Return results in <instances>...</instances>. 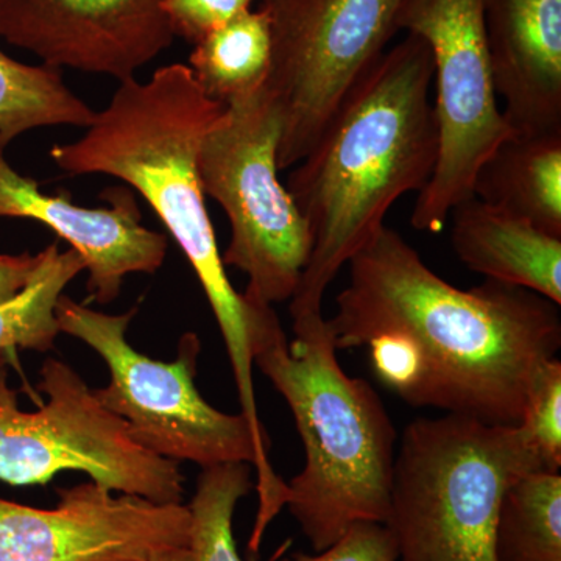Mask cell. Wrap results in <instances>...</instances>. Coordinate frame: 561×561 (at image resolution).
<instances>
[{
    "mask_svg": "<svg viewBox=\"0 0 561 561\" xmlns=\"http://www.w3.org/2000/svg\"><path fill=\"white\" fill-rule=\"evenodd\" d=\"M280 122L264 87L228 103L203 138L198 175L230 221L225 267L249 278L243 294L267 305L290 301L312 250L308 221L278 179Z\"/></svg>",
    "mask_w": 561,
    "mask_h": 561,
    "instance_id": "8",
    "label": "cell"
},
{
    "mask_svg": "<svg viewBox=\"0 0 561 561\" xmlns=\"http://www.w3.org/2000/svg\"><path fill=\"white\" fill-rule=\"evenodd\" d=\"M494 91L513 136L561 131V0H482Z\"/></svg>",
    "mask_w": 561,
    "mask_h": 561,
    "instance_id": "14",
    "label": "cell"
},
{
    "mask_svg": "<svg viewBox=\"0 0 561 561\" xmlns=\"http://www.w3.org/2000/svg\"><path fill=\"white\" fill-rule=\"evenodd\" d=\"M103 195L110 208H83L68 194H44L35 180L14 171L0 153V217L39 221L54 231L83 261L91 300L111 305L128 275L160 271L169 239L144 227L130 191L114 187Z\"/></svg>",
    "mask_w": 561,
    "mask_h": 561,
    "instance_id": "13",
    "label": "cell"
},
{
    "mask_svg": "<svg viewBox=\"0 0 561 561\" xmlns=\"http://www.w3.org/2000/svg\"><path fill=\"white\" fill-rule=\"evenodd\" d=\"M51 508L0 497V561H150L187 548L191 513L98 482L57 490Z\"/></svg>",
    "mask_w": 561,
    "mask_h": 561,
    "instance_id": "11",
    "label": "cell"
},
{
    "mask_svg": "<svg viewBox=\"0 0 561 561\" xmlns=\"http://www.w3.org/2000/svg\"><path fill=\"white\" fill-rule=\"evenodd\" d=\"M474 197L561 238V131L505 139L479 169Z\"/></svg>",
    "mask_w": 561,
    "mask_h": 561,
    "instance_id": "16",
    "label": "cell"
},
{
    "mask_svg": "<svg viewBox=\"0 0 561 561\" xmlns=\"http://www.w3.org/2000/svg\"><path fill=\"white\" fill-rule=\"evenodd\" d=\"M225 110L201 90L190 66L175 62L146 83L121 81L87 133L51 147L50 158L69 175L102 173L124 181L149 203L197 276L227 346L238 394L250 400L254 356L275 337L280 321L272 305L234 289L206 209L198 151Z\"/></svg>",
    "mask_w": 561,
    "mask_h": 561,
    "instance_id": "3",
    "label": "cell"
},
{
    "mask_svg": "<svg viewBox=\"0 0 561 561\" xmlns=\"http://www.w3.org/2000/svg\"><path fill=\"white\" fill-rule=\"evenodd\" d=\"M271 66L272 20L264 7L243 11L210 32L190 57L201 90L225 105L260 91Z\"/></svg>",
    "mask_w": 561,
    "mask_h": 561,
    "instance_id": "17",
    "label": "cell"
},
{
    "mask_svg": "<svg viewBox=\"0 0 561 561\" xmlns=\"http://www.w3.org/2000/svg\"><path fill=\"white\" fill-rule=\"evenodd\" d=\"M94 116L95 111L69 90L60 69L24 65L0 50V153L35 128H88Z\"/></svg>",
    "mask_w": 561,
    "mask_h": 561,
    "instance_id": "18",
    "label": "cell"
},
{
    "mask_svg": "<svg viewBox=\"0 0 561 561\" xmlns=\"http://www.w3.org/2000/svg\"><path fill=\"white\" fill-rule=\"evenodd\" d=\"M430 46L408 33L383 51L346 95L287 191L312 236L290 298V317L321 312L343 265L375 238L393 203L430 183L438 160Z\"/></svg>",
    "mask_w": 561,
    "mask_h": 561,
    "instance_id": "2",
    "label": "cell"
},
{
    "mask_svg": "<svg viewBox=\"0 0 561 561\" xmlns=\"http://www.w3.org/2000/svg\"><path fill=\"white\" fill-rule=\"evenodd\" d=\"M250 463H221L203 468L197 489L187 505L191 513L192 561H245L236 546L232 516L254 482Z\"/></svg>",
    "mask_w": 561,
    "mask_h": 561,
    "instance_id": "21",
    "label": "cell"
},
{
    "mask_svg": "<svg viewBox=\"0 0 561 561\" xmlns=\"http://www.w3.org/2000/svg\"><path fill=\"white\" fill-rule=\"evenodd\" d=\"M518 426L540 461L541 470L560 472L561 362L557 357L546 362L535 376Z\"/></svg>",
    "mask_w": 561,
    "mask_h": 561,
    "instance_id": "22",
    "label": "cell"
},
{
    "mask_svg": "<svg viewBox=\"0 0 561 561\" xmlns=\"http://www.w3.org/2000/svg\"><path fill=\"white\" fill-rule=\"evenodd\" d=\"M348 265L327 319L335 351L370 348L379 381L413 408L519 424L535 376L561 348L559 305L493 279L461 290L386 225Z\"/></svg>",
    "mask_w": 561,
    "mask_h": 561,
    "instance_id": "1",
    "label": "cell"
},
{
    "mask_svg": "<svg viewBox=\"0 0 561 561\" xmlns=\"http://www.w3.org/2000/svg\"><path fill=\"white\" fill-rule=\"evenodd\" d=\"M39 265V253L0 254V305L20 295Z\"/></svg>",
    "mask_w": 561,
    "mask_h": 561,
    "instance_id": "25",
    "label": "cell"
},
{
    "mask_svg": "<svg viewBox=\"0 0 561 561\" xmlns=\"http://www.w3.org/2000/svg\"><path fill=\"white\" fill-rule=\"evenodd\" d=\"M254 0H164L173 35L187 43H201L232 18L250 10Z\"/></svg>",
    "mask_w": 561,
    "mask_h": 561,
    "instance_id": "24",
    "label": "cell"
},
{
    "mask_svg": "<svg viewBox=\"0 0 561 561\" xmlns=\"http://www.w3.org/2000/svg\"><path fill=\"white\" fill-rule=\"evenodd\" d=\"M150 561H192V556L187 548H175L158 552Z\"/></svg>",
    "mask_w": 561,
    "mask_h": 561,
    "instance_id": "26",
    "label": "cell"
},
{
    "mask_svg": "<svg viewBox=\"0 0 561 561\" xmlns=\"http://www.w3.org/2000/svg\"><path fill=\"white\" fill-rule=\"evenodd\" d=\"M83 272L79 254L72 249L61 251L58 241L41 250L31 283L20 295L0 305V354L54 350L61 334L55 308L66 287Z\"/></svg>",
    "mask_w": 561,
    "mask_h": 561,
    "instance_id": "20",
    "label": "cell"
},
{
    "mask_svg": "<svg viewBox=\"0 0 561 561\" xmlns=\"http://www.w3.org/2000/svg\"><path fill=\"white\" fill-rule=\"evenodd\" d=\"M278 561H398V551L386 524L359 522L351 524L337 541L317 556L294 553Z\"/></svg>",
    "mask_w": 561,
    "mask_h": 561,
    "instance_id": "23",
    "label": "cell"
},
{
    "mask_svg": "<svg viewBox=\"0 0 561 561\" xmlns=\"http://www.w3.org/2000/svg\"><path fill=\"white\" fill-rule=\"evenodd\" d=\"M454 253L470 271L561 306V238L471 197L451 210Z\"/></svg>",
    "mask_w": 561,
    "mask_h": 561,
    "instance_id": "15",
    "label": "cell"
},
{
    "mask_svg": "<svg viewBox=\"0 0 561 561\" xmlns=\"http://www.w3.org/2000/svg\"><path fill=\"white\" fill-rule=\"evenodd\" d=\"M0 36L43 65L119 81L175 38L164 0H0Z\"/></svg>",
    "mask_w": 561,
    "mask_h": 561,
    "instance_id": "12",
    "label": "cell"
},
{
    "mask_svg": "<svg viewBox=\"0 0 561 561\" xmlns=\"http://www.w3.org/2000/svg\"><path fill=\"white\" fill-rule=\"evenodd\" d=\"M400 0H262L272 20L264 88L280 122L278 169L312 150L360 77L397 35Z\"/></svg>",
    "mask_w": 561,
    "mask_h": 561,
    "instance_id": "9",
    "label": "cell"
},
{
    "mask_svg": "<svg viewBox=\"0 0 561 561\" xmlns=\"http://www.w3.org/2000/svg\"><path fill=\"white\" fill-rule=\"evenodd\" d=\"M542 471L522 427L468 416L413 420L394 456L390 511L398 561H496L505 490Z\"/></svg>",
    "mask_w": 561,
    "mask_h": 561,
    "instance_id": "6",
    "label": "cell"
},
{
    "mask_svg": "<svg viewBox=\"0 0 561 561\" xmlns=\"http://www.w3.org/2000/svg\"><path fill=\"white\" fill-rule=\"evenodd\" d=\"M286 337L254 356V367L289 405L305 467L287 483L290 515L316 552L351 524H386L398 432L371 383L342 370L323 311L291 317Z\"/></svg>",
    "mask_w": 561,
    "mask_h": 561,
    "instance_id": "4",
    "label": "cell"
},
{
    "mask_svg": "<svg viewBox=\"0 0 561 561\" xmlns=\"http://www.w3.org/2000/svg\"><path fill=\"white\" fill-rule=\"evenodd\" d=\"M496 561H561V474L527 472L502 497Z\"/></svg>",
    "mask_w": 561,
    "mask_h": 561,
    "instance_id": "19",
    "label": "cell"
},
{
    "mask_svg": "<svg viewBox=\"0 0 561 561\" xmlns=\"http://www.w3.org/2000/svg\"><path fill=\"white\" fill-rule=\"evenodd\" d=\"M136 308L105 313L62 294L55 308L60 332L94 350L110 371L108 386L94 390L95 398L124 421L131 437L154 456L195 463L202 468L221 463H250L254 470L257 513L249 551L257 553L273 519L286 507L287 482L261 453L242 413H225L202 397L197 378L202 343L197 334L181 337L171 362L151 359L133 348L127 339Z\"/></svg>",
    "mask_w": 561,
    "mask_h": 561,
    "instance_id": "5",
    "label": "cell"
},
{
    "mask_svg": "<svg viewBox=\"0 0 561 561\" xmlns=\"http://www.w3.org/2000/svg\"><path fill=\"white\" fill-rule=\"evenodd\" d=\"M397 27L426 41L434 62L438 160L411 225L440 232L451 210L474 197L479 169L513 133L491 79L482 0H400Z\"/></svg>",
    "mask_w": 561,
    "mask_h": 561,
    "instance_id": "10",
    "label": "cell"
},
{
    "mask_svg": "<svg viewBox=\"0 0 561 561\" xmlns=\"http://www.w3.org/2000/svg\"><path fill=\"white\" fill-rule=\"evenodd\" d=\"M38 390L46 402L22 411L9 359L0 354V481L46 485L61 472L80 471L114 493L183 504L180 463L142 448L69 364L44 362Z\"/></svg>",
    "mask_w": 561,
    "mask_h": 561,
    "instance_id": "7",
    "label": "cell"
}]
</instances>
